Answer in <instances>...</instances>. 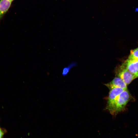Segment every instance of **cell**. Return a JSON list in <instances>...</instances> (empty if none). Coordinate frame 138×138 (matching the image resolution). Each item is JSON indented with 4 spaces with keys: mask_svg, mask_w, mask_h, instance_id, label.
Here are the masks:
<instances>
[{
    "mask_svg": "<svg viewBox=\"0 0 138 138\" xmlns=\"http://www.w3.org/2000/svg\"><path fill=\"white\" fill-rule=\"evenodd\" d=\"M130 98V95L127 89L121 92L118 97L112 114L116 115L123 110Z\"/></svg>",
    "mask_w": 138,
    "mask_h": 138,
    "instance_id": "obj_1",
    "label": "cell"
},
{
    "mask_svg": "<svg viewBox=\"0 0 138 138\" xmlns=\"http://www.w3.org/2000/svg\"><path fill=\"white\" fill-rule=\"evenodd\" d=\"M125 90L122 88L117 87L114 88L110 89L106 109L111 114L113 111L119 95Z\"/></svg>",
    "mask_w": 138,
    "mask_h": 138,
    "instance_id": "obj_2",
    "label": "cell"
},
{
    "mask_svg": "<svg viewBox=\"0 0 138 138\" xmlns=\"http://www.w3.org/2000/svg\"><path fill=\"white\" fill-rule=\"evenodd\" d=\"M115 72L118 77L120 78L127 85L136 78L134 75L126 68L123 64L117 68Z\"/></svg>",
    "mask_w": 138,
    "mask_h": 138,
    "instance_id": "obj_3",
    "label": "cell"
},
{
    "mask_svg": "<svg viewBox=\"0 0 138 138\" xmlns=\"http://www.w3.org/2000/svg\"><path fill=\"white\" fill-rule=\"evenodd\" d=\"M123 64L131 73L137 77L138 60L128 58Z\"/></svg>",
    "mask_w": 138,
    "mask_h": 138,
    "instance_id": "obj_4",
    "label": "cell"
},
{
    "mask_svg": "<svg viewBox=\"0 0 138 138\" xmlns=\"http://www.w3.org/2000/svg\"><path fill=\"white\" fill-rule=\"evenodd\" d=\"M110 89L114 88L127 89V85L120 77H116L110 83L105 85Z\"/></svg>",
    "mask_w": 138,
    "mask_h": 138,
    "instance_id": "obj_5",
    "label": "cell"
},
{
    "mask_svg": "<svg viewBox=\"0 0 138 138\" xmlns=\"http://www.w3.org/2000/svg\"><path fill=\"white\" fill-rule=\"evenodd\" d=\"M11 3L9 0H0V21L10 7Z\"/></svg>",
    "mask_w": 138,
    "mask_h": 138,
    "instance_id": "obj_6",
    "label": "cell"
},
{
    "mask_svg": "<svg viewBox=\"0 0 138 138\" xmlns=\"http://www.w3.org/2000/svg\"><path fill=\"white\" fill-rule=\"evenodd\" d=\"M76 65V64L75 62H72L67 66L64 67L62 70V75L64 76H66L68 73L71 68Z\"/></svg>",
    "mask_w": 138,
    "mask_h": 138,
    "instance_id": "obj_7",
    "label": "cell"
},
{
    "mask_svg": "<svg viewBox=\"0 0 138 138\" xmlns=\"http://www.w3.org/2000/svg\"><path fill=\"white\" fill-rule=\"evenodd\" d=\"M128 58L138 60V47L131 50Z\"/></svg>",
    "mask_w": 138,
    "mask_h": 138,
    "instance_id": "obj_8",
    "label": "cell"
},
{
    "mask_svg": "<svg viewBox=\"0 0 138 138\" xmlns=\"http://www.w3.org/2000/svg\"><path fill=\"white\" fill-rule=\"evenodd\" d=\"M6 132L5 129L1 128L0 126V138H3L4 135Z\"/></svg>",
    "mask_w": 138,
    "mask_h": 138,
    "instance_id": "obj_9",
    "label": "cell"
},
{
    "mask_svg": "<svg viewBox=\"0 0 138 138\" xmlns=\"http://www.w3.org/2000/svg\"><path fill=\"white\" fill-rule=\"evenodd\" d=\"M9 0L12 2V1H14V0Z\"/></svg>",
    "mask_w": 138,
    "mask_h": 138,
    "instance_id": "obj_10",
    "label": "cell"
},
{
    "mask_svg": "<svg viewBox=\"0 0 138 138\" xmlns=\"http://www.w3.org/2000/svg\"><path fill=\"white\" fill-rule=\"evenodd\" d=\"M137 77H138V76H137Z\"/></svg>",
    "mask_w": 138,
    "mask_h": 138,
    "instance_id": "obj_11",
    "label": "cell"
}]
</instances>
